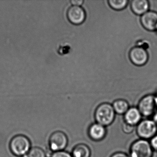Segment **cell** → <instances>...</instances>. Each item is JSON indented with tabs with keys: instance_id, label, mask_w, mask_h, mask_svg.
Segmentation results:
<instances>
[{
	"instance_id": "6da1fadb",
	"label": "cell",
	"mask_w": 157,
	"mask_h": 157,
	"mask_svg": "<svg viewBox=\"0 0 157 157\" xmlns=\"http://www.w3.org/2000/svg\"><path fill=\"white\" fill-rule=\"evenodd\" d=\"M94 115L96 123L106 127L113 124L115 118L116 113L112 105L103 103L96 108Z\"/></svg>"
},
{
	"instance_id": "7a4b0ae2",
	"label": "cell",
	"mask_w": 157,
	"mask_h": 157,
	"mask_svg": "<svg viewBox=\"0 0 157 157\" xmlns=\"http://www.w3.org/2000/svg\"><path fill=\"white\" fill-rule=\"evenodd\" d=\"M153 150L149 141L146 140H137L130 146V157H152Z\"/></svg>"
},
{
	"instance_id": "3957f363",
	"label": "cell",
	"mask_w": 157,
	"mask_h": 157,
	"mask_svg": "<svg viewBox=\"0 0 157 157\" xmlns=\"http://www.w3.org/2000/svg\"><path fill=\"white\" fill-rule=\"evenodd\" d=\"M31 142L29 139L23 135H18L11 140L10 148L14 155L19 157L24 156L30 151Z\"/></svg>"
},
{
	"instance_id": "277c9868",
	"label": "cell",
	"mask_w": 157,
	"mask_h": 157,
	"mask_svg": "<svg viewBox=\"0 0 157 157\" xmlns=\"http://www.w3.org/2000/svg\"><path fill=\"white\" fill-rule=\"evenodd\" d=\"M157 125L153 119L141 120L136 126V133L141 139L148 140L157 134Z\"/></svg>"
},
{
	"instance_id": "5b68a950",
	"label": "cell",
	"mask_w": 157,
	"mask_h": 157,
	"mask_svg": "<svg viewBox=\"0 0 157 157\" xmlns=\"http://www.w3.org/2000/svg\"><path fill=\"white\" fill-rule=\"evenodd\" d=\"M137 108L142 116L147 117L153 116L157 108L156 97L151 94L146 95L140 99Z\"/></svg>"
},
{
	"instance_id": "8992f818",
	"label": "cell",
	"mask_w": 157,
	"mask_h": 157,
	"mask_svg": "<svg viewBox=\"0 0 157 157\" xmlns=\"http://www.w3.org/2000/svg\"><path fill=\"white\" fill-rule=\"evenodd\" d=\"M68 139L67 135L61 131L54 132L49 138V145L52 150L56 151L64 150L67 146Z\"/></svg>"
},
{
	"instance_id": "52a82bcc",
	"label": "cell",
	"mask_w": 157,
	"mask_h": 157,
	"mask_svg": "<svg viewBox=\"0 0 157 157\" xmlns=\"http://www.w3.org/2000/svg\"><path fill=\"white\" fill-rule=\"evenodd\" d=\"M130 61L136 66H143L148 60V54L147 50L140 46H136L131 48L129 52Z\"/></svg>"
},
{
	"instance_id": "ba28073f",
	"label": "cell",
	"mask_w": 157,
	"mask_h": 157,
	"mask_svg": "<svg viewBox=\"0 0 157 157\" xmlns=\"http://www.w3.org/2000/svg\"><path fill=\"white\" fill-rule=\"evenodd\" d=\"M67 17L71 23L78 25L85 21L86 13L81 6H71L67 11Z\"/></svg>"
},
{
	"instance_id": "9c48e42d",
	"label": "cell",
	"mask_w": 157,
	"mask_h": 157,
	"mask_svg": "<svg viewBox=\"0 0 157 157\" xmlns=\"http://www.w3.org/2000/svg\"><path fill=\"white\" fill-rule=\"evenodd\" d=\"M140 22L147 31H157V13L148 11L141 16Z\"/></svg>"
},
{
	"instance_id": "30bf717a",
	"label": "cell",
	"mask_w": 157,
	"mask_h": 157,
	"mask_svg": "<svg viewBox=\"0 0 157 157\" xmlns=\"http://www.w3.org/2000/svg\"><path fill=\"white\" fill-rule=\"evenodd\" d=\"M88 134L91 139L95 141L102 140L106 134L105 127L95 123L90 126L88 129Z\"/></svg>"
},
{
	"instance_id": "8fae6325",
	"label": "cell",
	"mask_w": 157,
	"mask_h": 157,
	"mask_svg": "<svg viewBox=\"0 0 157 157\" xmlns=\"http://www.w3.org/2000/svg\"><path fill=\"white\" fill-rule=\"evenodd\" d=\"M142 115L137 107H130L124 114L125 123L136 126L141 121Z\"/></svg>"
},
{
	"instance_id": "7c38bea8",
	"label": "cell",
	"mask_w": 157,
	"mask_h": 157,
	"mask_svg": "<svg viewBox=\"0 0 157 157\" xmlns=\"http://www.w3.org/2000/svg\"><path fill=\"white\" fill-rule=\"evenodd\" d=\"M149 6V3L147 0H133L130 4L133 12L141 16L148 11Z\"/></svg>"
},
{
	"instance_id": "4fadbf2b",
	"label": "cell",
	"mask_w": 157,
	"mask_h": 157,
	"mask_svg": "<svg viewBox=\"0 0 157 157\" xmlns=\"http://www.w3.org/2000/svg\"><path fill=\"white\" fill-rule=\"evenodd\" d=\"M71 154L73 157H90L91 152L88 145L80 143L74 147Z\"/></svg>"
},
{
	"instance_id": "5bb4252c",
	"label": "cell",
	"mask_w": 157,
	"mask_h": 157,
	"mask_svg": "<svg viewBox=\"0 0 157 157\" xmlns=\"http://www.w3.org/2000/svg\"><path fill=\"white\" fill-rule=\"evenodd\" d=\"M113 108L116 114L118 115H124L128 110L129 107L128 102L124 99H118L113 103Z\"/></svg>"
},
{
	"instance_id": "9a60e30c",
	"label": "cell",
	"mask_w": 157,
	"mask_h": 157,
	"mask_svg": "<svg viewBox=\"0 0 157 157\" xmlns=\"http://www.w3.org/2000/svg\"><path fill=\"white\" fill-rule=\"evenodd\" d=\"M108 4L115 10H121L126 8L128 4V0H109Z\"/></svg>"
},
{
	"instance_id": "2e32d148",
	"label": "cell",
	"mask_w": 157,
	"mask_h": 157,
	"mask_svg": "<svg viewBox=\"0 0 157 157\" xmlns=\"http://www.w3.org/2000/svg\"><path fill=\"white\" fill-rule=\"evenodd\" d=\"M28 157H46L44 150L38 147H35L30 150Z\"/></svg>"
},
{
	"instance_id": "e0dca14e",
	"label": "cell",
	"mask_w": 157,
	"mask_h": 157,
	"mask_svg": "<svg viewBox=\"0 0 157 157\" xmlns=\"http://www.w3.org/2000/svg\"><path fill=\"white\" fill-rule=\"evenodd\" d=\"M134 129H135V126L127 124L125 122L122 125V130L125 134H131L134 131Z\"/></svg>"
},
{
	"instance_id": "ac0fdd59",
	"label": "cell",
	"mask_w": 157,
	"mask_h": 157,
	"mask_svg": "<svg viewBox=\"0 0 157 157\" xmlns=\"http://www.w3.org/2000/svg\"><path fill=\"white\" fill-rule=\"evenodd\" d=\"M52 157H73L72 154L64 151H56L52 155Z\"/></svg>"
},
{
	"instance_id": "d6986e66",
	"label": "cell",
	"mask_w": 157,
	"mask_h": 157,
	"mask_svg": "<svg viewBox=\"0 0 157 157\" xmlns=\"http://www.w3.org/2000/svg\"><path fill=\"white\" fill-rule=\"evenodd\" d=\"M149 142L153 151H157V134L151 139Z\"/></svg>"
},
{
	"instance_id": "ffe728a7",
	"label": "cell",
	"mask_w": 157,
	"mask_h": 157,
	"mask_svg": "<svg viewBox=\"0 0 157 157\" xmlns=\"http://www.w3.org/2000/svg\"><path fill=\"white\" fill-rule=\"evenodd\" d=\"M84 1L83 0H71V3L72 4V6H81L82 5Z\"/></svg>"
},
{
	"instance_id": "44dd1931",
	"label": "cell",
	"mask_w": 157,
	"mask_h": 157,
	"mask_svg": "<svg viewBox=\"0 0 157 157\" xmlns=\"http://www.w3.org/2000/svg\"><path fill=\"white\" fill-rule=\"evenodd\" d=\"M110 157H130V156L124 152H117L113 154Z\"/></svg>"
}]
</instances>
